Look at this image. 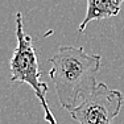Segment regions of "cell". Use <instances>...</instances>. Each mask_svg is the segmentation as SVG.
Returning <instances> with one entry per match:
<instances>
[{"instance_id": "obj_1", "label": "cell", "mask_w": 124, "mask_h": 124, "mask_svg": "<svg viewBox=\"0 0 124 124\" xmlns=\"http://www.w3.org/2000/svg\"><path fill=\"white\" fill-rule=\"evenodd\" d=\"M102 57L88 54L82 46H61L49 62V77L53 81L62 108L74 110L96 87V74Z\"/></svg>"}, {"instance_id": "obj_2", "label": "cell", "mask_w": 124, "mask_h": 124, "mask_svg": "<svg viewBox=\"0 0 124 124\" xmlns=\"http://www.w3.org/2000/svg\"><path fill=\"white\" fill-rule=\"evenodd\" d=\"M16 38L17 46L13 52V55L9 61L11 69V82H21L29 85L33 88L37 99L44 110V117L49 124H57L55 116L50 110L46 93H48V85L41 81L42 71L38 67L37 60V50L33 48L32 37L25 34L24 24H23V15L21 12L16 13Z\"/></svg>"}, {"instance_id": "obj_3", "label": "cell", "mask_w": 124, "mask_h": 124, "mask_svg": "<svg viewBox=\"0 0 124 124\" xmlns=\"http://www.w3.org/2000/svg\"><path fill=\"white\" fill-rule=\"evenodd\" d=\"M123 94L99 82L94 91L82 100L70 116L78 124H115L123 106Z\"/></svg>"}, {"instance_id": "obj_4", "label": "cell", "mask_w": 124, "mask_h": 124, "mask_svg": "<svg viewBox=\"0 0 124 124\" xmlns=\"http://www.w3.org/2000/svg\"><path fill=\"white\" fill-rule=\"evenodd\" d=\"M124 0H87V11L83 21L78 28L79 33L86 31V26L94 20H104L120 13Z\"/></svg>"}]
</instances>
